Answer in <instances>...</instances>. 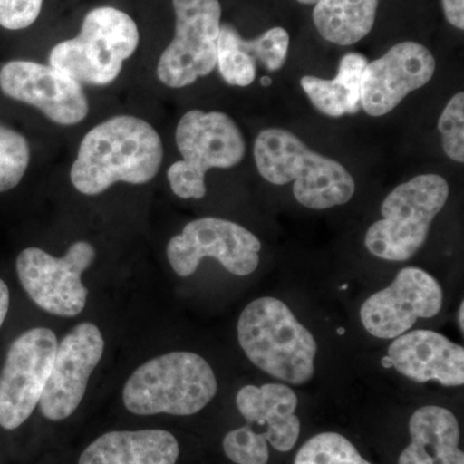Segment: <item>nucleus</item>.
Instances as JSON below:
<instances>
[{
	"label": "nucleus",
	"instance_id": "obj_1",
	"mask_svg": "<svg viewBox=\"0 0 464 464\" xmlns=\"http://www.w3.org/2000/svg\"><path fill=\"white\" fill-rule=\"evenodd\" d=\"M163 157V142L151 124L137 116H112L85 134L70 179L81 194L94 197L118 182L151 181Z\"/></svg>",
	"mask_w": 464,
	"mask_h": 464
},
{
	"label": "nucleus",
	"instance_id": "obj_2",
	"mask_svg": "<svg viewBox=\"0 0 464 464\" xmlns=\"http://www.w3.org/2000/svg\"><path fill=\"white\" fill-rule=\"evenodd\" d=\"M255 160L266 181L277 186L295 183V200L308 209L343 206L355 195V179L340 161L313 151L282 128H268L258 134Z\"/></svg>",
	"mask_w": 464,
	"mask_h": 464
},
{
	"label": "nucleus",
	"instance_id": "obj_3",
	"mask_svg": "<svg viewBox=\"0 0 464 464\" xmlns=\"http://www.w3.org/2000/svg\"><path fill=\"white\" fill-rule=\"evenodd\" d=\"M237 340L250 362L276 380L302 386L315 375V337L280 299L250 302L237 322Z\"/></svg>",
	"mask_w": 464,
	"mask_h": 464
},
{
	"label": "nucleus",
	"instance_id": "obj_4",
	"mask_svg": "<svg viewBox=\"0 0 464 464\" xmlns=\"http://www.w3.org/2000/svg\"><path fill=\"white\" fill-rule=\"evenodd\" d=\"M212 366L190 351H173L137 368L125 382L123 402L137 415L199 413L217 395Z\"/></svg>",
	"mask_w": 464,
	"mask_h": 464
},
{
	"label": "nucleus",
	"instance_id": "obj_5",
	"mask_svg": "<svg viewBox=\"0 0 464 464\" xmlns=\"http://www.w3.org/2000/svg\"><path fill=\"white\" fill-rule=\"evenodd\" d=\"M449 192L447 179L439 174H420L393 188L382 203L383 218L366 231V249L384 261L404 262L413 257L426 243Z\"/></svg>",
	"mask_w": 464,
	"mask_h": 464
},
{
	"label": "nucleus",
	"instance_id": "obj_6",
	"mask_svg": "<svg viewBox=\"0 0 464 464\" xmlns=\"http://www.w3.org/2000/svg\"><path fill=\"white\" fill-rule=\"evenodd\" d=\"M140 44L132 17L121 9L99 7L84 17L75 38L54 45L50 65L81 84H111Z\"/></svg>",
	"mask_w": 464,
	"mask_h": 464
},
{
	"label": "nucleus",
	"instance_id": "obj_7",
	"mask_svg": "<svg viewBox=\"0 0 464 464\" xmlns=\"http://www.w3.org/2000/svg\"><path fill=\"white\" fill-rule=\"evenodd\" d=\"M176 143L182 160L168 169V181L181 199H203L208 170L230 169L246 157V146L237 124L225 112L191 110L177 125Z\"/></svg>",
	"mask_w": 464,
	"mask_h": 464
},
{
	"label": "nucleus",
	"instance_id": "obj_8",
	"mask_svg": "<svg viewBox=\"0 0 464 464\" xmlns=\"http://www.w3.org/2000/svg\"><path fill=\"white\" fill-rule=\"evenodd\" d=\"M94 259L96 249L88 241H76L60 258L32 246L18 255L16 270L21 285L36 306L52 315L75 317L88 299L82 275Z\"/></svg>",
	"mask_w": 464,
	"mask_h": 464
},
{
	"label": "nucleus",
	"instance_id": "obj_9",
	"mask_svg": "<svg viewBox=\"0 0 464 464\" xmlns=\"http://www.w3.org/2000/svg\"><path fill=\"white\" fill-rule=\"evenodd\" d=\"M176 34L159 60V81L169 88L188 87L217 66L221 29L219 0H173Z\"/></svg>",
	"mask_w": 464,
	"mask_h": 464
},
{
	"label": "nucleus",
	"instance_id": "obj_10",
	"mask_svg": "<svg viewBox=\"0 0 464 464\" xmlns=\"http://www.w3.org/2000/svg\"><path fill=\"white\" fill-rule=\"evenodd\" d=\"M262 244L248 228L216 217L195 219L169 240L167 257L174 273L188 277L204 258H215L228 273L248 276L259 265Z\"/></svg>",
	"mask_w": 464,
	"mask_h": 464
},
{
	"label": "nucleus",
	"instance_id": "obj_11",
	"mask_svg": "<svg viewBox=\"0 0 464 464\" xmlns=\"http://www.w3.org/2000/svg\"><path fill=\"white\" fill-rule=\"evenodd\" d=\"M48 328H33L9 347L0 372V427L16 430L32 417L41 401L57 350Z\"/></svg>",
	"mask_w": 464,
	"mask_h": 464
},
{
	"label": "nucleus",
	"instance_id": "obj_12",
	"mask_svg": "<svg viewBox=\"0 0 464 464\" xmlns=\"http://www.w3.org/2000/svg\"><path fill=\"white\" fill-rule=\"evenodd\" d=\"M442 307V289L438 280L418 267H405L387 288L371 295L360 310V319L369 334L380 340H395L413 328L418 319H431Z\"/></svg>",
	"mask_w": 464,
	"mask_h": 464
},
{
	"label": "nucleus",
	"instance_id": "obj_13",
	"mask_svg": "<svg viewBox=\"0 0 464 464\" xmlns=\"http://www.w3.org/2000/svg\"><path fill=\"white\" fill-rule=\"evenodd\" d=\"M103 351L102 333L92 323L78 324L57 344L50 377L38 405L45 420L61 422L78 411Z\"/></svg>",
	"mask_w": 464,
	"mask_h": 464
},
{
	"label": "nucleus",
	"instance_id": "obj_14",
	"mask_svg": "<svg viewBox=\"0 0 464 464\" xmlns=\"http://www.w3.org/2000/svg\"><path fill=\"white\" fill-rule=\"evenodd\" d=\"M0 90L60 125L79 124L90 111L83 84L61 70L34 61L5 63L0 70Z\"/></svg>",
	"mask_w": 464,
	"mask_h": 464
},
{
	"label": "nucleus",
	"instance_id": "obj_15",
	"mask_svg": "<svg viewBox=\"0 0 464 464\" xmlns=\"http://www.w3.org/2000/svg\"><path fill=\"white\" fill-rule=\"evenodd\" d=\"M435 72L436 60L429 48L417 42L399 43L366 65L360 105L374 118L387 115L409 93L429 83Z\"/></svg>",
	"mask_w": 464,
	"mask_h": 464
},
{
	"label": "nucleus",
	"instance_id": "obj_16",
	"mask_svg": "<svg viewBox=\"0 0 464 464\" xmlns=\"http://www.w3.org/2000/svg\"><path fill=\"white\" fill-rule=\"evenodd\" d=\"M384 362L420 383L433 381L445 387L464 384V348L438 332H406L390 344Z\"/></svg>",
	"mask_w": 464,
	"mask_h": 464
},
{
	"label": "nucleus",
	"instance_id": "obj_17",
	"mask_svg": "<svg viewBox=\"0 0 464 464\" xmlns=\"http://www.w3.org/2000/svg\"><path fill=\"white\" fill-rule=\"evenodd\" d=\"M237 405L246 426L266 427L265 439L282 453L292 450L301 433L295 391L284 383L244 386L237 395Z\"/></svg>",
	"mask_w": 464,
	"mask_h": 464
},
{
	"label": "nucleus",
	"instance_id": "obj_18",
	"mask_svg": "<svg viewBox=\"0 0 464 464\" xmlns=\"http://www.w3.org/2000/svg\"><path fill=\"white\" fill-rule=\"evenodd\" d=\"M179 444L166 430L111 431L92 441L78 464H176Z\"/></svg>",
	"mask_w": 464,
	"mask_h": 464
},
{
	"label": "nucleus",
	"instance_id": "obj_19",
	"mask_svg": "<svg viewBox=\"0 0 464 464\" xmlns=\"http://www.w3.org/2000/svg\"><path fill=\"white\" fill-rule=\"evenodd\" d=\"M409 432L411 441L399 464H464L459 423L448 409L436 405L418 409L411 415Z\"/></svg>",
	"mask_w": 464,
	"mask_h": 464
},
{
	"label": "nucleus",
	"instance_id": "obj_20",
	"mask_svg": "<svg viewBox=\"0 0 464 464\" xmlns=\"http://www.w3.org/2000/svg\"><path fill=\"white\" fill-rule=\"evenodd\" d=\"M368 60L364 54L351 53L342 57L337 76L332 81L306 75L301 79V87L311 103L323 114L341 118L357 114L362 109V78Z\"/></svg>",
	"mask_w": 464,
	"mask_h": 464
},
{
	"label": "nucleus",
	"instance_id": "obj_21",
	"mask_svg": "<svg viewBox=\"0 0 464 464\" xmlns=\"http://www.w3.org/2000/svg\"><path fill=\"white\" fill-rule=\"evenodd\" d=\"M378 0H319L313 18L317 32L325 41L337 45H353L373 29Z\"/></svg>",
	"mask_w": 464,
	"mask_h": 464
},
{
	"label": "nucleus",
	"instance_id": "obj_22",
	"mask_svg": "<svg viewBox=\"0 0 464 464\" xmlns=\"http://www.w3.org/2000/svg\"><path fill=\"white\" fill-rule=\"evenodd\" d=\"M240 34L234 26L225 24L219 29L217 43V66L226 83L248 87L255 82L256 61L239 45Z\"/></svg>",
	"mask_w": 464,
	"mask_h": 464
},
{
	"label": "nucleus",
	"instance_id": "obj_23",
	"mask_svg": "<svg viewBox=\"0 0 464 464\" xmlns=\"http://www.w3.org/2000/svg\"><path fill=\"white\" fill-rule=\"evenodd\" d=\"M295 464H372L362 457L350 440L337 432H323L304 442Z\"/></svg>",
	"mask_w": 464,
	"mask_h": 464
},
{
	"label": "nucleus",
	"instance_id": "obj_24",
	"mask_svg": "<svg viewBox=\"0 0 464 464\" xmlns=\"http://www.w3.org/2000/svg\"><path fill=\"white\" fill-rule=\"evenodd\" d=\"M30 145L23 134L0 125V192L16 188L30 164Z\"/></svg>",
	"mask_w": 464,
	"mask_h": 464
},
{
	"label": "nucleus",
	"instance_id": "obj_25",
	"mask_svg": "<svg viewBox=\"0 0 464 464\" xmlns=\"http://www.w3.org/2000/svg\"><path fill=\"white\" fill-rule=\"evenodd\" d=\"M289 34L283 27H273L256 39L241 38V50L246 52L253 60H258L267 72H277L285 63L289 50Z\"/></svg>",
	"mask_w": 464,
	"mask_h": 464
},
{
	"label": "nucleus",
	"instance_id": "obj_26",
	"mask_svg": "<svg viewBox=\"0 0 464 464\" xmlns=\"http://www.w3.org/2000/svg\"><path fill=\"white\" fill-rule=\"evenodd\" d=\"M222 447L226 457L235 464H267L270 459L267 440L249 426L228 432Z\"/></svg>",
	"mask_w": 464,
	"mask_h": 464
},
{
	"label": "nucleus",
	"instance_id": "obj_27",
	"mask_svg": "<svg viewBox=\"0 0 464 464\" xmlns=\"http://www.w3.org/2000/svg\"><path fill=\"white\" fill-rule=\"evenodd\" d=\"M442 149L451 160L464 163V93L458 92L440 115Z\"/></svg>",
	"mask_w": 464,
	"mask_h": 464
},
{
	"label": "nucleus",
	"instance_id": "obj_28",
	"mask_svg": "<svg viewBox=\"0 0 464 464\" xmlns=\"http://www.w3.org/2000/svg\"><path fill=\"white\" fill-rule=\"evenodd\" d=\"M42 7L43 0H0V26L26 29L38 20Z\"/></svg>",
	"mask_w": 464,
	"mask_h": 464
},
{
	"label": "nucleus",
	"instance_id": "obj_29",
	"mask_svg": "<svg viewBox=\"0 0 464 464\" xmlns=\"http://www.w3.org/2000/svg\"><path fill=\"white\" fill-rule=\"evenodd\" d=\"M445 18L451 26L464 29V0H441Z\"/></svg>",
	"mask_w": 464,
	"mask_h": 464
},
{
	"label": "nucleus",
	"instance_id": "obj_30",
	"mask_svg": "<svg viewBox=\"0 0 464 464\" xmlns=\"http://www.w3.org/2000/svg\"><path fill=\"white\" fill-rule=\"evenodd\" d=\"M9 310V289L7 284L0 279V328L7 317Z\"/></svg>",
	"mask_w": 464,
	"mask_h": 464
},
{
	"label": "nucleus",
	"instance_id": "obj_31",
	"mask_svg": "<svg viewBox=\"0 0 464 464\" xmlns=\"http://www.w3.org/2000/svg\"><path fill=\"white\" fill-rule=\"evenodd\" d=\"M464 302L460 304L459 311H458V324H459L460 332L463 333L464 329V322H463V313H464V307H463Z\"/></svg>",
	"mask_w": 464,
	"mask_h": 464
},
{
	"label": "nucleus",
	"instance_id": "obj_32",
	"mask_svg": "<svg viewBox=\"0 0 464 464\" xmlns=\"http://www.w3.org/2000/svg\"><path fill=\"white\" fill-rule=\"evenodd\" d=\"M297 2L302 3V5H316L319 0H297Z\"/></svg>",
	"mask_w": 464,
	"mask_h": 464
},
{
	"label": "nucleus",
	"instance_id": "obj_33",
	"mask_svg": "<svg viewBox=\"0 0 464 464\" xmlns=\"http://www.w3.org/2000/svg\"><path fill=\"white\" fill-rule=\"evenodd\" d=\"M262 85H270L271 84V79L267 78V76H265V78H262Z\"/></svg>",
	"mask_w": 464,
	"mask_h": 464
}]
</instances>
